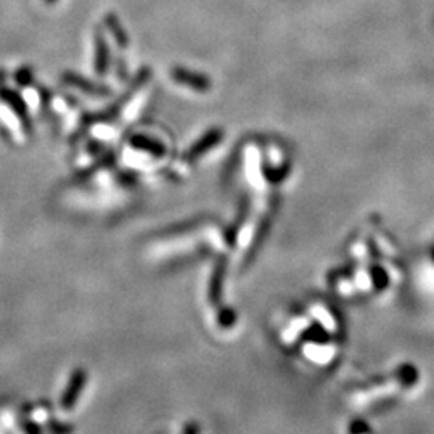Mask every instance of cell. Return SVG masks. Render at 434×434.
Instances as JSON below:
<instances>
[{"instance_id":"6da1fadb","label":"cell","mask_w":434,"mask_h":434,"mask_svg":"<svg viewBox=\"0 0 434 434\" xmlns=\"http://www.w3.org/2000/svg\"><path fill=\"white\" fill-rule=\"evenodd\" d=\"M0 102H4L5 105L11 109V111L18 116L20 123L23 124V129H25V132H29V134H31L32 123H31V118H29L28 105H26V102L23 100V97L18 94V92L10 89V87L5 85V83H0Z\"/></svg>"},{"instance_id":"7a4b0ae2","label":"cell","mask_w":434,"mask_h":434,"mask_svg":"<svg viewBox=\"0 0 434 434\" xmlns=\"http://www.w3.org/2000/svg\"><path fill=\"white\" fill-rule=\"evenodd\" d=\"M61 80L68 85L76 87L78 90L84 92V94H90V95H95V97H108L109 94H111V90H109L107 85L98 84V83H95V80L87 79L84 76H80V74L73 73V71L63 73Z\"/></svg>"},{"instance_id":"3957f363","label":"cell","mask_w":434,"mask_h":434,"mask_svg":"<svg viewBox=\"0 0 434 434\" xmlns=\"http://www.w3.org/2000/svg\"><path fill=\"white\" fill-rule=\"evenodd\" d=\"M85 383H87L85 370L78 368L76 372L71 375V378H69V383H68L66 390L61 396V409L63 410H73L74 409V405H76L78 399L80 397V392H83Z\"/></svg>"},{"instance_id":"277c9868","label":"cell","mask_w":434,"mask_h":434,"mask_svg":"<svg viewBox=\"0 0 434 434\" xmlns=\"http://www.w3.org/2000/svg\"><path fill=\"white\" fill-rule=\"evenodd\" d=\"M94 44H95V60H94L95 73L98 76H107L109 69V47L100 29L95 32Z\"/></svg>"},{"instance_id":"5b68a950","label":"cell","mask_w":434,"mask_h":434,"mask_svg":"<svg viewBox=\"0 0 434 434\" xmlns=\"http://www.w3.org/2000/svg\"><path fill=\"white\" fill-rule=\"evenodd\" d=\"M105 25L108 28V31L111 32V36L114 37L116 44H118L121 49H126L127 45H129V37H127V34L124 31L123 25H121L118 16L113 15V13H108L105 16Z\"/></svg>"},{"instance_id":"8992f818","label":"cell","mask_w":434,"mask_h":434,"mask_svg":"<svg viewBox=\"0 0 434 434\" xmlns=\"http://www.w3.org/2000/svg\"><path fill=\"white\" fill-rule=\"evenodd\" d=\"M131 145L137 150H143V152L153 153V155H161L163 153V145L152 138L145 137V135H135L131 138Z\"/></svg>"},{"instance_id":"52a82bcc","label":"cell","mask_w":434,"mask_h":434,"mask_svg":"<svg viewBox=\"0 0 434 434\" xmlns=\"http://www.w3.org/2000/svg\"><path fill=\"white\" fill-rule=\"evenodd\" d=\"M114 163V155L109 152L107 153L105 156H103L102 159H98L97 163L92 166V167H87L85 171L80 172V176H76V182H83V181H87V179L94 176V172L98 171V169H105V167H109Z\"/></svg>"},{"instance_id":"ba28073f","label":"cell","mask_w":434,"mask_h":434,"mask_svg":"<svg viewBox=\"0 0 434 434\" xmlns=\"http://www.w3.org/2000/svg\"><path fill=\"white\" fill-rule=\"evenodd\" d=\"M15 80L20 87H29L34 83V69L31 66H21L15 73Z\"/></svg>"},{"instance_id":"9c48e42d","label":"cell","mask_w":434,"mask_h":434,"mask_svg":"<svg viewBox=\"0 0 434 434\" xmlns=\"http://www.w3.org/2000/svg\"><path fill=\"white\" fill-rule=\"evenodd\" d=\"M50 434H73L74 428L68 423H60V421H52L49 425Z\"/></svg>"},{"instance_id":"30bf717a","label":"cell","mask_w":434,"mask_h":434,"mask_svg":"<svg viewBox=\"0 0 434 434\" xmlns=\"http://www.w3.org/2000/svg\"><path fill=\"white\" fill-rule=\"evenodd\" d=\"M21 426H23V430H25V434H44L42 428H40L37 423H34V421L26 420V421H23Z\"/></svg>"},{"instance_id":"8fae6325","label":"cell","mask_w":434,"mask_h":434,"mask_svg":"<svg viewBox=\"0 0 434 434\" xmlns=\"http://www.w3.org/2000/svg\"><path fill=\"white\" fill-rule=\"evenodd\" d=\"M94 153V155H100L102 152H103V145H100L98 142H94L92 140L90 143H89V153Z\"/></svg>"},{"instance_id":"7c38bea8","label":"cell","mask_w":434,"mask_h":434,"mask_svg":"<svg viewBox=\"0 0 434 434\" xmlns=\"http://www.w3.org/2000/svg\"><path fill=\"white\" fill-rule=\"evenodd\" d=\"M44 2L47 4V5H54V4H56V2H58V0H44Z\"/></svg>"}]
</instances>
